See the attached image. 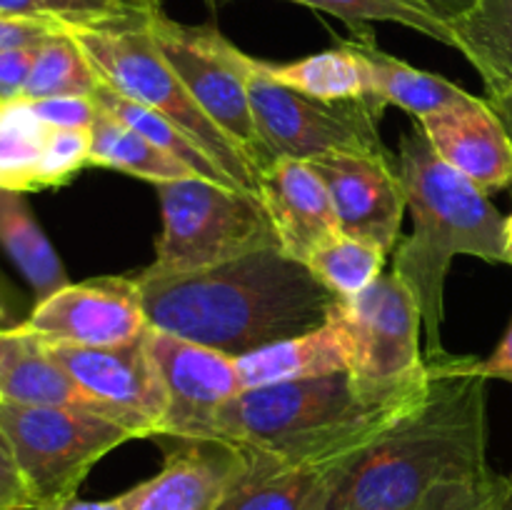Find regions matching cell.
I'll list each match as a JSON object with an SVG mask.
<instances>
[{
  "label": "cell",
  "instance_id": "3",
  "mask_svg": "<svg viewBox=\"0 0 512 510\" xmlns=\"http://www.w3.org/2000/svg\"><path fill=\"white\" fill-rule=\"evenodd\" d=\"M398 175L415 230L395 250V268L423 315L430 358L445 355V280L455 255L508 263L505 218L488 193L450 168L428 143L420 125L405 130L398 148Z\"/></svg>",
  "mask_w": 512,
  "mask_h": 510
},
{
  "label": "cell",
  "instance_id": "16",
  "mask_svg": "<svg viewBox=\"0 0 512 510\" xmlns=\"http://www.w3.org/2000/svg\"><path fill=\"white\" fill-rule=\"evenodd\" d=\"M415 123L435 153L483 193L512 188V135L488 98L470 93Z\"/></svg>",
  "mask_w": 512,
  "mask_h": 510
},
{
  "label": "cell",
  "instance_id": "5",
  "mask_svg": "<svg viewBox=\"0 0 512 510\" xmlns=\"http://www.w3.org/2000/svg\"><path fill=\"white\" fill-rule=\"evenodd\" d=\"M148 10L150 0H120L110 15L63 23V28L83 50L100 83L125 100L173 120L238 188L258 195V170L180 83L155 43Z\"/></svg>",
  "mask_w": 512,
  "mask_h": 510
},
{
  "label": "cell",
  "instance_id": "18",
  "mask_svg": "<svg viewBox=\"0 0 512 510\" xmlns=\"http://www.w3.org/2000/svg\"><path fill=\"white\" fill-rule=\"evenodd\" d=\"M0 400L45 408H78L105 415V410L70 378L68 370L45 350V345L33 335L23 333L18 325L8 328L5 338Z\"/></svg>",
  "mask_w": 512,
  "mask_h": 510
},
{
  "label": "cell",
  "instance_id": "4",
  "mask_svg": "<svg viewBox=\"0 0 512 510\" xmlns=\"http://www.w3.org/2000/svg\"><path fill=\"white\" fill-rule=\"evenodd\" d=\"M425 388L388 403L365 398L348 373L248 388L218 413L215 438L288 465H328L368 445Z\"/></svg>",
  "mask_w": 512,
  "mask_h": 510
},
{
  "label": "cell",
  "instance_id": "36",
  "mask_svg": "<svg viewBox=\"0 0 512 510\" xmlns=\"http://www.w3.org/2000/svg\"><path fill=\"white\" fill-rule=\"evenodd\" d=\"M38 48L40 45L0 50V103H15L23 98Z\"/></svg>",
  "mask_w": 512,
  "mask_h": 510
},
{
  "label": "cell",
  "instance_id": "23",
  "mask_svg": "<svg viewBox=\"0 0 512 510\" xmlns=\"http://www.w3.org/2000/svg\"><path fill=\"white\" fill-rule=\"evenodd\" d=\"M265 63V60H263ZM265 70L278 83L318 100H363L375 98L370 70L355 43H340L293 63H265Z\"/></svg>",
  "mask_w": 512,
  "mask_h": 510
},
{
  "label": "cell",
  "instance_id": "35",
  "mask_svg": "<svg viewBox=\"0 0 512 510\" xmlns=\"http://www.w3.org/2000/svg\"><path fill=\"white\" fill-rule=\"evenodd\" d=\"M58 33H63V23L58 20L0 15V50L40 45Z\"/></svg>",
  "mask_w": 512,
  "mask_h": 510
},
{
  "label": "cell",
  "instance_id": "12",
  "mask_svg": "<svg viewBox=\"0 0 512 510\" xmlns=\"http://www.w3.org/2000/svg\"><path fill=\"white\" fill-rule=\"evenodd\" d=\"M18 328L48 345L108 348L138 340L148 330V318L135 275H103L68 283L38 300Z\"/></svg>",
  "mask_w": 512,
  "mask_h": 510
},
{
  "label": "cell",
  "instance_id": "48",
  "mask_svg": "<svg viewBox=\"0 0 512 510\" xmlns=\"http://www.w3.org/2000/svg\"><path fill=\"white\" fill-rule=\"evenodd\" d=\"M208 3H215V0H208Z\"/></svg>",
  "mask_w": 512,
  "mask_h": 510
},
{
  "label": "cell",
  "instance_id": "30",
  "mask_svg": "<svg viewBox=\"0 0 512 510\" xmlns=\"http://www.w3.org/2000/svg\"><path fill=\"white\" fill-rule=\"evenodd\" d=\"M295 3L333 15V18L348 23L355 33L358 30L368 33L365 30L368 23H395L403 25V28L418 30V33L453 48L450 25L440 20L438 15L430 13V10H425L423 5L413 3V0H295Z\"/></svg>",
  "mask_w": 512,
  "mask_h": 510
},
{
  "label": "cell",
  "instance_id": "44",
  "mask_svg": "<svg viewBox=\"0 0 512 510\" xmlns=\"http://www.w3.org/2000/svg\"><path fill=\"white\" fill-rule=\"evenodd\" d=\"M8 323H10V308L3 298V290H0V325H3V328H13V325Z\"/></svg>",
  "mask_w": 512,
  "mask_h": 510
},
{
  "label": "cell",
  "instance_id": "7",
  "mask_svg": "<svg viewBox=\"0 0 512 510\" xmlns=\"http://www.w3.org/2000/svg\"><path fill=\"white\" fill-rule=\"evenodd\" d=\"M328 323L348 350V375L373 403L405 398L430 378V360L420 353L423 315L395 273L380 275L365 293L333 300Z\"/></svg>",
  "mask_w": 512,
  "mask_h": 510
},
{
  "label": "cell",
  "instance_id": "24",
  "mask_svg": "<svg viewBox=\"0 0 512 510\" xmlns=\"http://www.w3.org/2000/svg\"><path fill=\"white\" fill-rule=\"evenodd\" d=\"M328 465H288L250 450L248 470L218 510H305L315 480Z\"/></svg>",
  "mask_w": 512,
  "mask_h": 510
},
{
  "label": "cell",
  "instance_id": "6",
  "mask_svg": "<svg viewBox=\"0 0 512 510\" xmlns=\"http://www.w3.org/2000/svg\"><path fill=\"white\" fill-rule=\"evenodd\" d=\"M163 230L140 278L198 273L260 250L280 248L268 210L255 193L180 178L155 185Z\"/></svg>",
  "mask_w": 512,
  "mask_h": 510
},
{
  "label": "cell",
  "instance_id": "42",
  "mask_svg": "<svg viewBox=\"0 0 512 510\" xmlns=\"http://www.w3.org/2000/svg\"><path fill=\"white\" fill-rule=\"evenodd\" d=\"M490 105H493V108L498 110V115H500V118H503L505 128H508V133L512 135V98L500 100V103H490Z\"/></svg>",
  "mask_w": 512,
  "mask_h": 510
},
{
  "label": "cell",
  "instance_id": "9",
  "mask_svg": "<svg viewBox=\"0 0 512 510\" xmlns=\"http://www.w3.org/2000/svg\"><path fill=\"white\" fill-rule=\"evenodd\" d=\"M150 30L160 53L203 113L233 140L258 175L270 160L255 125L248 95L250 55L213 25H185L170 18L160 0H150Z\"/></svg>",
  "mask_w": 512,
  "mask_h": 510
},
{
  "label": "cell",
  "instance_id": "32",
  "mask_svg": "<svg viewBox=\"0 0 512 510\" xmlns=\"http://www.w3.org/2000/svg\"><path fill=\"white\" fill-rule=\"evenodd\" d=\"M118 5L120 0H0V15L85 23L110 15Z\"/></svg>",
  "mask_w": 512,
  "mask_h": 510
},
{
  "label": "cell",
  "instance_id": "45",
  "mask_svg": "<svg viewBox=\"0 0 512 510\" xmlns=\"http://www.w3.org/2000/svg\"><path fill=\"white\" fill-rule=\"evenodd\" d=\"M0 510H58L55 505H40V503H23L13 505V508H0Z\"/></svg>",
  "mask_w": 512,
  "mask_h": 510
},
{
  "label": "cell",
  "instance_id": "38",
  "mask_svg": "<svg viewBox=\"0 0 512 510\" xmlns=\"http://www.w3.org/2000/svg\"><path fill=\"white\" fill-rule=\"evenodd\" d=\"M30 503V495L20 480L13 463L0 460V508H13V505Z\"/></svg>",
  "mask_w": 512,
  "mask_h": 510
},
{
  "label": "cell",
  "instance_id": "13",
  "mask_svg": "<svg viewBox=\"0 0 512 510\" xmlns=\"http://www.w3.org/2000/svg\"><path fill=\"white\" fill-rule=\"evenodd\" d=\"M168 410L160 438H215L218 413L243 393L238 358L163 330H145Z\"/></svg>",
  "mask_w": 512,
  "mask_h": 510
},
{
  "label": "cell",
  "instance_id": "10",
  "mask_svg": "<svg viewBox=\"0 0 512 510\" xmlns=\"http://www.w3.org/2000/svg\"><path fill=\"white\" fill-rule=\"evenodd\" d=\"M248 95L270 160H315L330 153H388L380 138L378 98L318 100L278 83L250 55Z\"/></svg>",
  "mask_w": 512,
  "mask_h": 510
},
{
  "label": "cell",
  "instance_id": "37",
  "mask_svg": "<svg viewBox=\"0 0 512 510\" xmlns=\"http://www.w3.org/2000/svg\"><path fill=\"white\" fill-rule=\"evenodd\" d=\"M480 370H483L485 378H498L512 383V323L505 330L503 340H500L498 348L493 350L488 360H480Z\"/></svg>",
  "mask_w": 512,
  "mask_h": 510
},
{
  "label": "cell",
  "instance_id": "17",
  "mask_svg": "<svg viewBox=\"0 0 512 510\" xmlns=\"http://www.w3.org/2000/svg\"><path fill=\"white\" fill-rule=\"evenodd\" d=\"M258 198L285 255L308 265L310 255L340 233L328 185L310 160L278 158L260 173Z\"/></svg>",
  "mask_w": 512,
  "mask_h": 510
},
{
  "label": "cell",
  "instance_id": "47",
  "mask_svg": "<svg viewBox=\"0 0 512 510\" xmlns=\"http://www.w3.org/2000/svg\"><path fill=\"white\" fill-rule=\"evenodd\" d=\"M5 338H8V328H0V365H3V353H5Z\"/></svg>",
  "mask_w": 512,
  "mask_h": 510
},
{
  "label": "cell",
  "instance_id": "20",
  "mask_svg": "<svg viewBox=\"0 0 512 510\" xmlns=\"http://www.w3.org/2000/svg\"><path fill=\"white\" fill-rule=\"evenodd\" d=\"M453 48L483 78L490 103L512 98V0H473L450 20Z\"/></svg>",
  "mask_w": 512,
  "mask_h": 510
},
{
  "label": "cell",
  "instance_id": "33",
  "mask_svg": "<svg viewBox=\"0 0 512 510\" xmlns=\"http://www.w3.org/2000/svg\"><path fill=\"white\" fill-rule=\"evenodd\" d=\"M503 475H485L473 480H453L438 485L415 510H495Z\"/></svg>",
  "mask_w": 512,
  "mask_h": 510
},
{
  "label": "cell",
  "instance_id": "46",
  "mask_svg": "<svg viewBox=\"0 0 512 510\" xmlns=\"http://www.w3.org/2000/svg\"><path fill=\"white\" fill-rule=\"evenodd\" d=\"M0 460H5V463H13V455H10V448H8V443H5L3 433H0Z\"/></svg>",
  "mask_w": 512,
  "mask_h": 510
},
{
  "label": "cell",
  "instance_id": "22",
  "mask_svg": "<svg viewBox=\"0 0 512 510\" xmlns=\"http://www.w3.org/2000/svg\"><path fill=\"white\" fill-rule=\"evenodd\" d=\"M0 248L23 273L38 300L68 285L63 263L33 218L25 193L0 185Z\"/></svg>",
  "mask_w": 512,
  "mask_h": 510
},
{
  "label": "cell",
  "instance_id": "11",
  "mask_svg": "<svg viewBox=\"0 0 512 510\" xmlns=\"http://www.w3.org/2000/svg\"><path fill=\"white\" fill-rule=\"evenodd\" d=\"M43 345L110 420L125 425L138 440L163 435L168 398L145 345V333L108 348Z\"/></svg>",
  "mask_w": 512,
  "mask_h": 510
},
{
  "label": "cell",
  "instance_id": "19",
  "mask_svg": "<svg viewBox=\"0 0 512 510\" xmlns=\"http://www.w3.org/2000/svg\"><path fill=\"white\" fill-rule=\"evenodd\" d=\"M238 373L243 390L348 373V350L338 328L333 323H325L303 335L278 340L253 353L240 355Z\"/></svg>",
  "mask_w": 512,
  "mask_h": 510
},
{
  "label": "cell",
  "instance_id": "41",
  "mask_svg": "<svg viewBox=\"0 0 512 510\" xmlns=\"http://www.w3.org/2000/svg\"><path fill=\"white\" fill-rule=\"evenodd\" d=\"M495 510H512V478H503V485H500L498 503H495Z\"/></svg>",
  "mask_w": 512,
  "mask_h": 510
},
{
  "label": "cell",
  "instance_id": "1",
  "mask_svg": "<svg viewBox=\"0 0 512 510\" xmlns=\"http://www.w3.org/2000/svg\"><path fill=\"white\" fill-rule=\"evenodd\" d=\"M428 388L368 445L315 480L305 510H415L438 485L490 475L488 378L480 360L440 355Z\"/></svg>",
  "mask_w": 512,
  "mask_h": 510
},
{
  "label": "cell",
  "instance_id": "29",
  "mask_svg": "<svg viewBox=\"0 0 512 510\" xmlns=\"http://www.w3.org/2000/svg\"><path fill=\"white\" fill-rule=\"evenodd\" d=\"M98 83L93 65L63 28V33L40 43L20 100L33 103L43 98H60V95H93Z\"/></svg>",
  "mask_w": 512,
  "mask_h": 510
},
{
  "label": "cell",
  "instance_id": "27",
  "mask_svg": "<svg viewBox=\"0 0 512 510\" xmlns=\"http://www.w3.org/2000/svg\"><path fill=\"white\" fill-rule=\"evenodd\" d=\"M50 130L28 103H0V185L33 193Z\"/></svg>",
  "mask_w": 512,
  "mask_h": 510
},
{
  "label": "cell",
  "instance_id": "14",
  "mask_svg": "<svg viewBox=\"0 0 512 510\" xmlns=\"http://www.w3.org/2000/svg\"><path fill=\"white\" fill-rule=\"evenodd\" d=\"M310 163L328 185L340 233L393 253L408 200L390 153H330Z\"/></svg>",
  "mask_w": 512,
  "mask_h": 510
},
{
  "label": "cell",
  "instance_id": "15",
  "mask_svg": "<svg viewBox=\"0 0 512 510\" xmlns=\"http://www.w3.org/2000/svg\"><path fill=\"white\" fill-rule=\"evenodd\" d=\"M163 468L118 495L123 510H218L250 465V450L223 438H168Z\"/></svg>",
  "mask_w": 512,
  "mask_h": 510
},
{
  "label": "cell",
  "instance_id": "31",
  "mask_svg": "<svg viewBox=\"0 0 512 510\" xmlns=\"http://www.w3.org/2000/svg\"><path fill=\"white\" fill-rule=\"evenodd\" d=\"M85 165H90V128H53L35 173V190L68 183Z\"/></svg>",
  "mask_w": 512,
  "mask_h": 510
},
{
  "label": "cell",
  "instance_id": "25",
  "mask_svg": "<svg viewBox=\"0 0 512 510\" xmlns=\"http://www.w3.org/2000/svg\"><path fill=\"white\" fill-rule=\"evenodd\" d=\"M90 165L118 170L148 183L195 178L183 163L155 148L138 130L128 128L118 118L100 110L90 125Z\"/></svg>",
  "mask_w": 512,
  "mask_h": 510
},
{
  "label": "cell",
  "instance_id": "39",
  "mask_svg": "<svg viewBox=\"0 0 512 510\" xmlns=\"http://www.w3.org/2000/svg\"><path fill=\"white\" fill-rule=\"evenodd\" d=\"M413 3L423 5L425 10H430L433 15H438L440 20L450 23V20L458 18L463 10H468V5L473 3V0H413Z\"/></svg>",
  "mask_w": 512,
  "mask_h": 510
},
{
  "label": "cell",
  "instance_id": "2",
  "mask_svg": "<svg viewBox=\"0 0 512 510\" xmlns=\"http://www.w3.org/2000/svg\"><path fill=\"white\" fill-rule=\"evenodd\" d=\"M148 328L240 358L328 323L335 295L280 248L198 273L140 278Z\"/></svg>",
  "mask_w": 512,
  "mask_h": 510
},
{
  "label": "cell",
  "instance_id": "40",
  "mask_svg": "<svg viewBox=\"0 0 512 510\" xmlns=\"http://www.w3.org/2000/svg\"><path fill=\"white\" fill-rule=\"evenodd\" d=\"M58 510H123V503L118 498L110 500H80L70 498L63 505H58Z\"/></svg>",
  "mask_w": 512,
  "mask_h": 510
},
{
  "label": "cell",
  "instance_id": "28",
  "mask_svg": "<svg viewBox=\"0 0 512 510\" xmlns=\"http://www.w3.org/2000/svg\"><path fill=\"white\" fill-rule=\"evenodd\" d=\"M385 258V250L338 233L310 255L308 268L335 298L350 300L365 293L383 275Z\"/></svg>",
  "mask_w": 512,
  "mask_h": 510
},
{
  "label": "cell",
  "instance_id": "21",
  "mask_svg": "<svg viewBox=\"0 0 512 510\" xmlns=\"http://www.w3.org/2000/svg\"><path fill=\"white\" fill-rule=\"evenodd\" d=\"M353 43L368 63L373 95L385 108L398 105L418 120L423 115L435 113V110L460 103L470 95L468 90L460 88L458 83H450L443 75L420 70L380 50L370 38V33H365L363 38H355Z\"/></svg>",
  "mask_w": 512,
  "mask_h": 510
},
{
  "label": "cell",
  "instance_id": "43",
  "mask_svg": "<svg viewBox=\"0 0 512 510\" xmlns=\"http://www.w3.org/2000/svg\"><path fill=\"white\" fill-rule=\"evenodd\" d=\"M505 253H508V265H512V213L505 218Z\"/></svg>",
  "mask_w": 512,
  "mask_h": 510
},
{
  "label": "cell",
  "instance_id": "8",
  "mask_svg": "<svg viewBox=\"0 0 512 510\" xmlns=\"http://www.w3.org/2000/svg\"><path fill=\"white\" fill-rule=\"evenodd\" d=\"M0 433L30 503L63 505L85 475L118 445L135 440L125 425L78 408H45L0 400Z\"/></svg>",
  "mask_w": 512,
  "mask_h": 510
},
{
  "label": "cell",
  "instance_id": "26",
  "mask_svg": "<svg viewBox=\"0 0 512 510\" xmlns=\"http://www.w3.org/2000/svg\"><path fill=\"white\" fill-rule=\"evenodd\" d=\"M93 98L100 110H105L108 115L118 118L120 123H125L128 128L138 130V133L143 135V138H148L155 148L163 150L165 155L175 158L178 163H183L195 178L210 180V183L225 185V188H238L235 180H230L228 175L215 165V160L210 158L203 148H198V145H195L173 120L165 118V115L153 113V110L143 108V105L133 103V100H125L123 95H118L115 90H110L108 85L103 83H98Z\"/></svg>",
  "mask_w": 512,
  "mask_h": 510
},
{
  "label": "cell",
  "instance_id": "34",
  "mask_svg": "<svg viewBox=\"0 0 512 510\" xmlns=\"http://www.w3.org/2000/svg\"><path fill=\"white\" fill-rule=\"evenodd\" d=\"M28 105L48 128L55 130L90 128L100 113L93 95H60V98L33 100Z\"/></svg>",
  "mask_w": 512,
  "mask_h": 510
}]
</instances>
